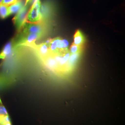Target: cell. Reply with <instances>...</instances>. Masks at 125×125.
<instances>
[{"label": "cell", "instance_id": "8fae6325", "mask_svg": "<svg viewBox=\"0 0 125 125\" xmlns=\"http://www.w3.org/2000/svg\"><path fill=\"white\" fill-rule=\"evenodd\" d=\"M24 5L25 4L22 0H18L16 3L9 6V15L18 13Z\"/></svg>", "mask_w": 125, "mask_h": 125}, {"label": "cell", "instance_id": "5b68a950", "mask_svg": "<svg viewBox=\"0 0 125 125\" xmlns=\"http://www.w3.org/2000/svg\"><path fill=\"white\" fill-rule=\"evenodd\" d=\"M44 35L35 34L29 33L23 34L19 33L15 45L16 46H27L31 47L35 44L37 40L41 38Z\"/></svg>", "mask_w": 125, "mask_h": 125}, {"label": "cell", "instance_id": "30bf717a", "mask_svg": "<svg viewBox=\"0 0 125 125\" xmlns=\"http://www.w3.org/2000/svg\"><path fill=\"white\" fill-rule=\"evenodd\" d=\"M11 79L8 75L0 73V90L7 88L12 83Z\"/></svg>", "mask_w": 125, "mask_h": 125}, {"label": "cell", "instance_id": "277c9868", "mask_svg": "<svg viewBox=\"0 0 125 125\" xmlns=\"http://www.w3.org/2000/svg\"><path fill=\"white\" fill-rule=\"evenodd\" d=\"M31 5L29 2L25 4L22 8L16 13L12 20L13 24L18 32L21 31L24 25L27 22V15Z\"/></svg>", "mask_w": 125, "mask_h": 125}, {"label": "cell", "instance_id": "ba28073f", "mask_svg": "<svg viewBox=\"0 0 125 125\" xmlns=\"http://www.w3.org/2000/svg\"><path fill=\"white\" fill-rule=\"evenodd\" d=\"M30 47L35 50L38 56L40 58V59L45 58L51 55L48 42L42 43L38 45L35 44Z\"/></svg>", "mask_w": 125, "mask_h": 125}, {"label": "cell", "instance_id": "8992f818", "mask_svg": "<svg viewBox=\"0 0 125 125\" xmlns=\"http://www.w3.org/2000/svg\"><path fill=\"white\" fill-rule=\"evenodd\" d=\"M40 0H36L31 5L28 11L27 18V22L35 23L40 22L41 20L40 14Z\"/></svg>", "mask_w": 125, "mask_h": 125}, {"label": "cell", "instance_id": "e0dca14e", "mask_svg": "<svg viewBox=\"0 0 125 125\" xmlns=\"http://www.w3.org/2000/svg\"><path fill=\"white\" fill-rule=\"evenodd\" d=\"M9 115L6 108L2 105H0V116Z\"/></svg>", "mask_w": 125, "mask_h": 125}, {"label": "cell", "instance_id": "7a4b0ae2", "mask_svg": "<svg viewBox=\"0 0 125 125\" xmlns=\"http://www.w3.org/2000/svg\"><path fill=\"white\" fill-rule=\"evenodd\" d=\"M56 12V6L52 0H46L41 3V21L49 23Z\"/></svg>", "mask_w": 125, "mask_h": 125}, {"label": "cell", "instance_id": "9c48e42d", "mask_svg": "<svg viewBox=\"0 0 125 125\" xmlns=\"http://www.w3.org/2000/svg\"><path fill=\"white\" fill-rule=\"evenodd\" d=\"M13 46V40L7 43L0 52V60H4L9 56L12 52Z\"/></svg>", "mask_w": 125, "mask_h": 125}, {"label": "cell", "instance_id": "3957f363", "mask_svg": "<svg viewBox=\"0 0 125 125\" xmlns=\"http://www.w3.org/2000/svg\"><path fill=\"white\" fill-rule=\"evenodd\" d=\"M49 43L50 53L52 55H58L68 52V42L60 37L55 38Z\"/></svg>", "mask_w": 125, "mask_h": 125}, {"label": "cell", "instance_id": "4fadbf2b", "mask_svg": "<svg viewBox=\"0 0 125 125\" xmlns=\"http://www.w3.org/2000/svg\"><path fill=\"white\" fill-rule=\"evenodd\" d=\"M9 6L5 5H0V18L4 19L9 16Z\"/></svg>", "mask_w": 125, "mask_h": 125}, {"label": "cell", "instance_id": "2e32d148", "mask_svg": "<svg viewBox=\"0 0 125 125\" xmlns=\"http://www.w3.org/2000/svg\"><path fill=\"white\" fill-rule=\"evenodd\" d=\"M17 1L18 0H2L1 4L6 5L7 6H9L16 3Z\"/></svg>", "mask_w": 125, "mask_h": 125}, {"label": "cell", "instance_id": "d6986e66", "mask_svg": "<svg viewBox=\"0 0 125 125\" xmlns=\"http://www.w3.org/2000/svg\"><path fill=\"white\" fill-rule=\"evenodd\" d=\"M0 104H2V102H1V100L0 98Z\"/></svg>", "mask_w": 125, "mask_h": 125}, {"label": "cell", "instance_id": "7c38bea8", "mask_svg": "<svg viewBox=\"0 0 125 125\" xmlns=\"http://www.w3.org/2000/svg\"><path fill=\"white\" fill-rule=\"evenodd\" d=\"M85 42V37L81 31L78 30L76 31L73 39V44L80 46H83Z\"/></svg>", "mask_w": 125, "mask_h": 125}, {"label": "cell", "instance_id": "6da1fadb", "mask_svg": "<svg viewBox=\"0 0 125 125\" xmlns=\"http://www.w3.org/2000/svg\"><path fill=\"white\" fill-rule=\"evenodd\" d=\"M49 22L40 21V22L25 23L22 29L19 33L23 34L29 33H35L45 35L49 27Z\"/></svg>", "mask_w": 125, "mask_h": 125}, {"label": "cell", "instance_id": "52a82bcc", "mask_svg": "<svg viewBox=\"0 0 125 125\" xmlns=\"http://www.w3.org/2000/svg\"><path fill=\"white\" fill-rule=\"evenodd\" d=\"M41 60L45 67L49 70L57 73H61L58 63L54 56L50 55L45 58L41 59Z\"/></svg>", "mask_w": 125, "mask_h": 125}, {"label": "cell", "instance_id": "ffe728a7", "mask_svg": "<svg viewBox=\"0 0 125 125\" xmlns=\"http://www.w3.org/2000/svg\"><path fill=\"white\" fill-rule=\"evenodd\" d=\"M2 1V0H0V5L1 4V2Z\"/></svg>", "mask_w": 125, "mask_h": 125}, {"label": "cell", "instance_id": "5bb4252c", "mask_svg": "<svg viewBox=\"0 0 125 125\" xmlns=\"http://www.w3.org/2000/svg\"><path fill=\"white\" fill-rule=\"evenodd\" d=\"M83 46H80L78 45H75L72 43L70 49V52L71 54L81 53L82 52Z\"/></svg>", "mask_w": 125, "mask_h": 125}, {"label": "cell", "instance_id": "9a60e30c", "mask_svg": "<svg viewBox=\"0 0 125 125\" xmlns=\"http://www.w3.org/2000/svg\"><path fill=\"white\" fill-rule=\"evenodd\" d=\"M0 125H10L12 124L9 115L0 116Z\"/></svg>", "mask_w": 125, "mask_h": 125}, {"label": "cell", "instance_id": "ac0fdd59", "mask_svg": "<svg viewBox=\"0 0 125 125\" xmlns=\"http://www.w3.org/2000/svg\"><path fill=\"white\" fill-rule=\"evenodd\" d=\"M29 1V0H26V2H25V4H27V3Z\"/></svg>", "mask_w": 125, "mask_h": 125}]
</instances>
